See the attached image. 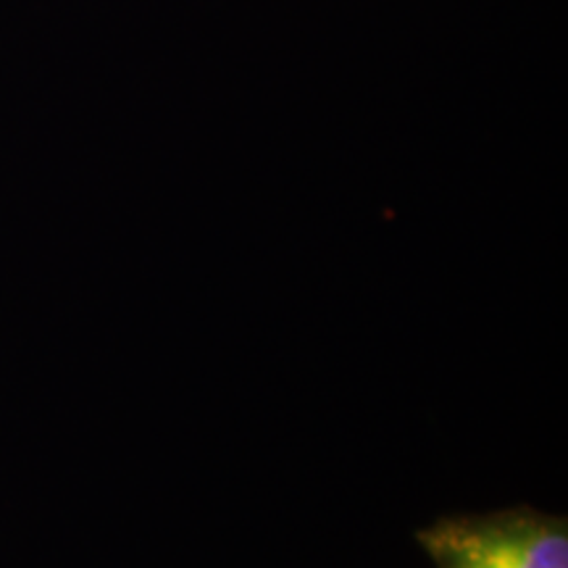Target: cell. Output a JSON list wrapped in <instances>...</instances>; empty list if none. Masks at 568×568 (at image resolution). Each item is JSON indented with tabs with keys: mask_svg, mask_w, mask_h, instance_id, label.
<instances>
[{
	"mask_svg": "<svg viewBox=\"0 0 568 568\" xmlns=\"http://www.w3.org/2000/svg\"><path fill=\"white\" fill-rule=\"evenodd\" d=\"M416 539L435 568H568V518L529 506L437 518Z\"/></svg>",
	"mask_w": 568,
	"mask_h": 568,
	"instance_id": "cell-1",
	"label": "cell"
}]
</instances>
